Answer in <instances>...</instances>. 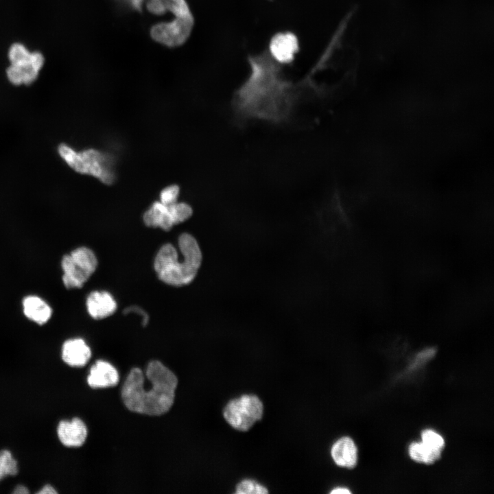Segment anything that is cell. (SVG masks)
I'll return each mask as SVG.
<instances>
[{"label": "cell", "mask_w": 494, "mask_h": 494, "mask_svg": "<svg viewBox=\"0 0 494 494\" xmlns=\"http://www.w3.org/2000/svg\"><path fill=\"white\" fill-rule=\"evenodd\" d=\"M150 388L143 386L145 378L139 368H132L121 389V398L126 408L134 412L158 416L172 406L178 385L176 375L161 362H150L145 370Z\"/></svg>", "instance_id": "cell-1"}, {"label": "cell", "mask_w": 494, "mask_h": 494, "mask_svg": "<svg viewBox=\"0 0 494 494\" xmlns=\"http://www.w3.org/2000/svg\"><path fill=\"white\" fill-rule=\"evenodd\" d=\"M178 248L182 254L178 260L176 248L171 244H164L157 252L154 270L163 283L172 286L190 283L201 266L202 255L196 239L190 234L183 233L178 238Z\"/></svg>", "instance_id": "cell-2"}, {"label": "cell", "mask_w": 494, "mask_h": 494, "mask_svg": "<svg viewBox=\"0 0 494 494\" xmlns=\"http://www.w3.org/2000/svg\"><path fill=\"white\" fill-rule=\"evenodd\" d=\"M144 6L153 15L169 17L150 27V34L155 42L167 47H176L187 41L194 21L186 0H146Z\"/></svg>", "instance_id": "cell-3"}, {"label": "cell", "mask_w": 494, "mask_h": 494, "mask_svg": "<svg viewBox=\"0 0 494 494\" xmlns=\"http://www.w3.org/2000/svg\"><path fill=\"white\" fill-rule=\"evenodd\" d=\"M57 150L63 161L75 172L92 176L106 185L115 181L114 163L110 155L93 148L76 151L66 143L60 144Z\"/></svg>", "instance_id": "cell-4"}, {"label": "cell", "mask_w": 494, "mask_h": 494, "mask_svg": "<svg viewBox=\"0 0 494 494\" xmlns=\"http://www.w3.org/2000/svg\"><path fill=\"white\" fill-rule=\"evenodd\" d=\"M97 257L92 250L79 247L62 257L61 268L62 283L67 289L80 288L94 273Z\"/></svg>", "instance_id": "cell-5"}, {"label": "cell", "mask_w": 494, "mask_h": 494, "mask_svg": "<svg viewBox=\"0 0 494 494\" xmlns=\"http://www.w3.org/2000/svg\"><path fill=\"white\" fill-rule=\"evenodd\" d=\"M8 57L11 64L7 69L6 75L14 85H29L34 82L44 63V58L40 52H30L20 43L11 46Z\"/></svg>", "instance_id": "cell-6"}, {"label": "cell", "mask_w": 494, "mask_h": 494, "mask_svg": "<svg viewBox=\"0 0 494 494\" xmlns=\"http://www.w3.org/2000/svg\"><path fill=\"white\" fill-rule=\"evenodd\" d=\"M263 404L255 395H244L231 400L224 410V417L235 429L248 430L263 415Z\"/></svg>", "instance_id": "cell-7"}, {"label": "cell", "mask_w": 494, "mask_h": 494, "mask_svg": "<svg viewBox=\"0 0 494 494\" xmlns=\"http://www.w3.org/2000/svg\"><path fill=\"white\" fill-rule=\"evenodd\" d=\"M56 434L60 443L67 447H78L86 440L88 430L80 418L61 420L58 423Z\"/></svg>", "instance_id": "cell-8"}, {"label": "cell", "mask_w": 494, "mask_h": 494, "mask_svg": "<svg viewBox=\"0 0 494 494\" xmlns=\"http://www.w3.org/2000/svg\"><path fill=\"white\" fill-rule=\"evenodd\" d=\"M91 357V350L82 338H71L65 340L62 345L61 358L69 366H84Z\"/></svg>", "instance_id": "cell-9"}, {"label": "cell", "mask_w": 494, "mask_h": 494, "mask_svg": "<svg viewBox=\"0 0 494 494\" xmlns=\"http://www.w3.org/2000/svg\"><path fill=\"white\" fill-rule=\"evenodd\" d=\"M119 374L116 368L109 362L97 360L91 367L87 377V383L92 388L112 387L117 384Z\"/></svg>", "instance_id": "cell-10"}, {"label": "cell", "mask_w": 494, "mask_h": 494, "mask_svg": "<svg viewBox=\"0 0 494 494\" xmlns=\"http://www.w3.org/2000/svg\"><path fill=\"white\" fill-rule=\"evenodd\" d=\"M86 309L94 319H102L112 315L117 309L113 296L106 291H94L87 296Z\"/></svg>", "instance_id": "cell-11"}, {"label": "cell", "mask_w": 494, "mask_h": 494, "mask_svg": "<svg viewBox=\"0 0 494 494\" xmlns=\"http://www.w3.org/2000/svg\"><path fill=\"white\" fill-rule=\"evenodd\" d=\"M298 50V41L291 33H280L274 36L270 51L274 58L282 63L292 61Z\"/></svg>", "instance_id": "cell-12"}, {"label": "cell", "mask_w": 494, "mask_h": 494, "mask_svg": "<svg viewBox=\"0 0 494 494\" xmlns=\"http://www.w3.org/2000/svg\"><path fill=\"white\" fill-rule=\"evenodd\" d=\"M23 311L27 318L42 325L51 317L52 309L43 298L35 295L25 296L22 301Z\"/></svg>", "instance_id": "cell-13"}, {"label": "cell", "mask_w": 494, "mask_h": 494, "mask_svg": "<svg viewBox=\"0 0 494 494\" xmlns=\"http://www.w3.org/2000/svg\"><path fill=\"white\" fill-rule=\"evenodd\" d=\"M143 220L147 226L159 227L164 231H169L176 225L169 205L160 201L154 202L152 204L144 213Z\"/></svg>", "instance_id": "cell-14"}, {"label": "cell", "mask_w": 494, "mask_h": 494, "mask_svg": "<svg viewBox=\"0 0 494 494\" xmlns=\"http://www.w3.org/2000/svg\"><path fill=\"white\" fill-rule=\"evenodd\" d=\"M331 454L336 464L346 468H353L357 460V447L349 437L338 439L332 446Z\"/></svg>", "instance_id": "cell-15"}, {"label": "cell", "mask_w": 494, "mask_h": 494, "mask_svg": "<svg viewBox=\"0 0 494 494\" xmlns=\"http://www.w3.org/2000/svg\"><path fill=\"white\" fill-rule=\"evenodd\" d=\"M440 450L434 449L421 443H413L409 447V454L418 462L432 464L440 458Z\"/></svg>", "instance_id": "cell-16"}, {"label": "cell", "mask_w": 494, "mask_h": 494, "mask_svg": "<svg viewBox=\"0 0 494 494\" xmlns=\"http://www.w3.org/2000/svg\"><path fill=\"white\" fill-rule=\"evenodd\" d=\"M19 465L16 459L8 449L0 450V481L3 479L16 475Z\"/></svg>", "instance_id": "cell-17"}, {"label": "cell", "mask_w": 494, "mask_h": 494, "mask_svg": "<svg viewBox=\"0 0 494 494\" xmlns=\"http://www.w3.org/2000/svg\"><path fill=\"white\" fill-rule=\"evenodd\" d=\"M176 225L188 220L193 213L191 207L185 202H175L169 205Z\"/></svg>", "instance_id": "cell-18"}, {"label": "cell", "mask_w": 494, "mask_h": 494, "mask_svg": "<svg viewBox=\"0 0 494 494\" xmlns=\"http://www.w3.org/2000/svg\"><path fill=\"white\" fill-rule=\"evenodd\" d=\"M237 494H265L268 491L266 487L252 480H244L239 482L236 487Z\"/></svg>", "instance_id": "cell-19"}, {"label": "cell", "mask_w": 494, "mask_h": 494, "mask_svg": "<svg viewBox=\"0 0 494 494\" xmlns=\"http://www.w3.org/2000/svg\"><path fill=\"white\" fill-rule=\"evenodd\" d=\"M422 443L427 447L442 451L445 442L440 435L431 430H425L421 434Z\"/></svg>", "instance_id": "cell-20"}, {"label": "cell", "mask_w": 494, "mask_h": 494, "mask_svg": "<svg viewBox=\"0 0 494 494\" xmlns=\"http://www.w3.org/2000/svg\"><path fill=\"white\" fill-rule=\"evenodd\" d=\"M180 193V187L176 185H171L165 187L160 193V202L165 205H170L177 202Z\"/></svg>", "instance_id": "cell-21"}, {"label": "cell", "mask_w": 494, "mask_h": 494, "mask_svg": "<svg viewBox=\"0 0 494 494\" xmlns=\"http://www.w3.org/2000/svg\"><path fill=\"white\" fill-rule=\"evenodd\" d=\"M123 4L130 8V9L140 11L146 0H119Z\"/></svg>", "instance_id": "cell-22"}, {"label": "cell", "mask_w": 494, "mask_h": 494, "mask_svg": "<svg viewBox=\"0 0 494 494\" xmlns=\"http://www.w3.org/2000/svg\"><path fill=\"white\" fill-rule=\"evenodd\" d=\"M125 314H128L130 312H137L139 315L141 316L143 318V325H145L148 322V314L140 307L132 306L128 307L124 311Z\"/></svg>", "instance_id": "cell-23"}, {"label": "cell", "mask_w": 494, "mask_h": 494, "mask_svg": "<svg viewBox=\"0 0 494 494\" xmlns=\"http://www.w3.org/2000/svg\"><path fill=\"white\" fill-rule=\"evenodd\" d=\"M56 489L51 484L44 485L38 492V494H54L57 493Z\"/></svg>", "instance_id": "cell-24"}, {"label": "cell", "mask_w": 494, "mask_h": 494, "mask_svg": "<svg viewBox=\"0 0 494 494\" xmlns=\"http://www.w3.org/2000/svg\"><path fill=\"white\" fill-rule=\"evenodd\" d=\"M12 493H15V494H27V493H29L30 491L27 486L22 485V484H19V485H17L14 489V491Z\"/></svg>", "instance_id": "cell-25"}, {"label": "cell", "mask_w": 494, "mask_h": 494, "mask_svg": "<svg viewBox=\"0 0 494 494\" xmlns=\"http://www.w3.org/2000/svg\"><path fill=\"white\" fill-rule=\"evenodd\" d=\"M332 494H349L351 491L345 488H336L331 491Z\"/></svg>", "instance_id": "cell-26"}]
</instances>
